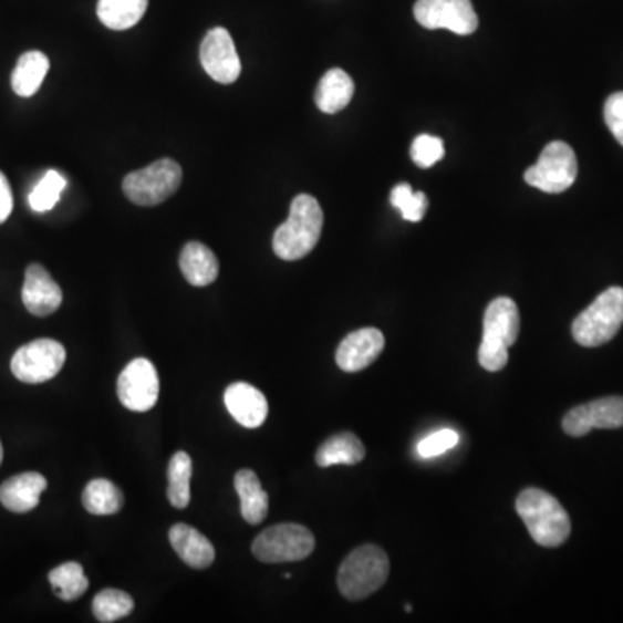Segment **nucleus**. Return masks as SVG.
I'll return each instance as SVG.
<instances>
[{
  "instance_id": "nucleus-28",
  "label": "nucleus",
  "mask_w": 623,
  "mask_h": 623,
  "mask_svg": "<svg viewBox=\"0 0 623 623\" xmlns=\"http://www.w3.org/2000/svg\"><path fill=\"white\" fill-rule=\"evenodd\" d=\"M134 600L118 589H103L92 601V612L100 622L112 623L131 615Z\"/></svg>"
},
{
  "instance_id": "nucleus-31",
  "label": "nucleus",
  "mask_w": 623,
  "mask_h": 623,
  "mask_svg": "<svg viewBox=\"0 0 623 623\" xmlns=\"http://www.w3.org/2000/svg\"><path fill=\"white\" fill-rule=\"evenodd\" d=\"M445 155L444 141L435 135H417L411 146V158L419 168H432Z\"/></svg>"
},
{
  "instance_id": "nucleus-30",
  "label": "nucleus",
  "mask_w": 623,
  "mask_h": 623,
  "mask_svg": "<svg viewBox=\"0 0 623 623\" xmlns=\"http://www.w3.org/2000/svg\"><path fill=\"white\" fill-rule=\"evenodd\" d=\"M390 201L401 210L402 217L407 222H422L428 210V198L425 193H414L413 187L407 183L398 184L392 189Z\"/></svg>"
},
{
  "instance_id": "nucleus-19",
  "label": "nucleus",
  "mask_w": 623,
  "mask_h": 623,
  "mask_svg": "<svg viewBox=\"0 0 623 623\" xmlns=\"http://www.w3.org/2000/svg\"><path fill=\"white\" fill-rule=\"evenodd\" d=\"M180 270L193 287H208L219 278V260L203 242H187L180 253Z\"/></svg>"
},
{
  "instance_id": "nucleus-16",
  "label": "nucleus",
  "mask_w": 623,
  "mask_h": 623,
  "mask_svg": "<svg viewBox=\"0 0 623 623\" xmlns=\"http://www.w3.org/2000/svg\"><path fill=\"white\" fill-rule=\"evenodd\" d=\"M227 411L245 428H259L266 423L269 404L266 395L250 383H232L224 394Z\"/></svg>"
},
{
  "instance_id": "nucleus-5",
  "label": "nucleus",
  "mask_w": 623,
  "mask_h": 623,
  "mask_svg": "<svg viewBox=\"0 0 623 623\" xmlns=\"http://www.w3.org/2000/svg\"><path fill=\"white\" fill-rule=\"evenodd\" d=\"M623 324V288L603 291L573 321L572 333L579 345L595 349L612 342Z\"/></svg>"
},
{
  "instance_id": "nucleus-24",
  "label": "nucleus",
  "mask_w": 623,
  "mask_h": 623,
  "mask_svg": "<svg viewBox=\"0 0 623 623\" xmlns=\"http://www.w3.org/2000/svg\"><path fill=\"white\" fill-rule=\"evenodd\" d=\"M149 0H100L97 17L110 30L132 29L143 20Z\"/></svg>"
},
{
  "instance_id": "nucleus-22",
  "label": "nucleus",
  "mask_w": 623,
  "mask_h": 623,
  "mask_svg": "<svg viewBox=\"0 0 623 623\" xmlns=\"http://www.w3.org/2000/svg\"><path fill=\"white\" fill-rule=\"evenodd\" d=\"M365 457V447L354 433H338L328 438L315 454V463L321 468L346 465L354 466Z\"/></svg>"
},
{
  "instance_id": "nucleus-12",
  "label": "nucleus",
  "mask_w": 623,
  "mask_h": 623,
  "mask_svg": "<svg viewBox=\"0 0 623 623\" xmlns=\"http://www.w3.org/2000/svg\"><path fill=\"white\" fill-rule=\"evenodd\" d=\"M199 58L205 72L219 84H235L241 75V61L236 51L235 40L222 27L211 29L203 39Z\"/></svg>"
},
{
  "instance_id": "nucleus-18",
  "label": "nucleus",
  "mask_w": 623,
  "mask_h": 623,
  "mask_svg": "<svg viewBox=\"0 0 623 623\" xmlns=\"http://www.w3.org/2000/svg\"><path fill=\"white\" fill-rule=\"evenodd\" d=\"M172 548L184 563L196 570L210 567L215 560V549L207 537L186 523H177L168 532Z\"/></svg>"
},
{
  "instance_id": "nucleus-35",
  "label": "nucleus",
  "mask_w": 623,
  "mask_h": 623,
  "mask_svg": "<svg viewBox=\"0 0 623 623\" xmlns=\"http://www.w3.org/2000/svg\"><path fill=\"white\" fill-rule=\"evenodd\" d=\"M2 459H4V450H2V444H0V465H2Z\"/></svg>"
},
{
  "instance_id": "nucleus-29",
  "label": "nucleus",
  "mask_w": 623,
  "mask_h": 623,
  "mask_svg": "<svg viewBox=\"0 0 623 623\" xmlns=\"http://www.w3.org/2000/svg\"><path fill=\"white\" fill-rule=\"evenodd\" d=\"M66 187V179L58 170H49L44 179L40 180L33 191L30 193L29 203L33 211L44 214L52 210L60 201L61 193Z\"/></svg>"
},
{
  "instance_id": "nucleus-27",
  "label": "nucleus",
  "mask_w": 623,
  "mask_h": 623,
  "mask_svg": "<svg viewBox=\"0 0 623 623\" xmlns=\"http://www.w3.org/2000/svg\"><path fill=\"white\" fill-rule=\"evenodd\" d=\"M49 582L56 592L58 598L68 603L79 600L87 592L89 580L85 577L84 568L76 561H68L60 564L49 573Z\"/></svg>"
},
{
  "instance_id": "nucleus-33",
  "label": "nucleus",
  "mask_w": 623,
  "mask_h": 623,
  "mask_svg": "<svg viewBox=\"0 0 623 623\" xmlns=\"http://www.w3.org/2000/svg\"><path fill=\"white\" fill-rule=\"evenodd\" d=\"M604 122L615 135V139L623 146V92H616L608 97L604 104Z\"/></svg>"
},
{
  "instance_id": "nucleus-7",
  "label": "nucleus",
  "mask_w": 623,
  "mask_h": 623,
  "mask_svg": "<svg viewBox=\"0 0 623 623\" xmlns=\"http://www.w3.org/2000/svg\"><path fill=\"white\" fill-rule=\"evenodd\" d=\"M315 548L314 533L297 523L267 528L253 540L251 551L262 563H291L309 558Z\"/></svg>"
},
{
  "instance_id": "nucleus-25",
  "label": "nucleus",
  "mask_w": 623,
  "mask_h": 623,
  "mask_svg": "<svg viewBox=\"0 0 623 623\" xmlns=\"http://www.w3.org/2000/svg\"><path fill=\"white\" fill-rule=\"evenodd\" d=\"M124 500L122 490L104 478L89 481L84 494H82V505L91 515H96V517L116 515L120 509L124 508Z\"/></svg>"
},
{
  "instance_id": "nucleus-4",
  "label": "nucleus",
  "mask_w": 623,
  "mask_h": 623,
  "mask_svg": "<svg viewBox=\"0 0 623 623\" xmlns=\"http://www.w3.org/2000/svg\"><path fill=\"white\" fill-rule=\"evenodd\" d=\"M390 560L377 546L367 544L354 549L338 572V588L346 600H364L386 584Z\"/></svg>"
},
{
  "instance_id": "nucleus-2",
  "label": "nucleus",
  "mask_w": 623,
  "mask_h": 623,
  "mask_svg": "<svg viewBox=\"0 0 623 623\" xmlns=\"http://www.w3.org/2000/svg\"><path fill=\"white\" fill-rule=\"evenodd\" d=\"M517 512L528 532L542 548H558L564 544L572 521L557 497L540 489H525L517 499Z\"/></svg>"
},
{
  "instance_id": "nucleus-34",
  "label": "nucleus",
  "mask_w": 623,
  "mask_h": 623,
  "mask_svg": "<svg viewBox=\"0 0 623 623\" xmlns=\"http://www.w3.org/2000/svg\"><path fill=\"white\" fill-rule=\"evenodd\" d=\"M12 191L9 186L8 177L0 172V224H4L9 219L12 211Z\"/></svg>"
},
{
  "instance_id": "nucleus-15",
  "label": "nucleus",
  "mask_w": 623,
  "mask_h": 623,
  "mask_svg": "<svg viewBox=\"0 0 623 623\" xmlns=\"http://www.w3.org/2000/svg\"><path fill=\"white\" fill-rule=\"evenodd\" d=\"M21 298L30 314L37 315V318H48V315L54 314L63 303V291L44 267L40 263H32L24 274Z\"/></svg>"
},
{
  "instance_id": "nucleus-9",
  "label": "nucleus",
  "mask_w": 623,
  "mask_h": 623,
  "mask_svg": "<svg viewBox=\"0 0 623 623\" xmlns=\"http://www.w3.org/2000/svg\"><path fill=\"white\" fill-rule=\"evenodd\" d=\"M66 361V350L56 340L40 338L21 346L12 355L11 371L20 382L29 385L49 382L58 376Z\"/></svg>"
},
{
  "instance_id": "nucleus-3",
  "label": "nucleus",
  "mask_w": 623,
  "mask_h": 623,
  "mask_svg": "<svg viewBox=\"0 0 623 623\" xmlns=\"http://www.w3.org/2000/svg\"><path fill=\"white\" fill-rule=\"evenodd\" d=\"M520 310L511 298L499 297L485 310L484 340L478 350L481 367L490 373L502 371L509 361V346L515 345L520 334Z\"/></svg>"
},
{
  "instance_id": "nucleus-26",
  "label": "nucleus",
  "mask_w": 623,
  "mask_h": 623,
  "mask_svg": "<svg viewBox=\"0 0 623 623\" xmlns=\"http://www.w3.org/2000/svg\"><path fill=\"white\" fill-rule=\"evenodd\" d=\"M193 460L189 454L179 450L168 465L167 496L175 509H186L191 500Z\"/></svg>"
},
{
  "instance_id": "nucleus-11",
  "label": "nucleus",
  "mask_w": 623,
  "mask_h": 623,
  "mask_svg": "<svg viewBox=\"0 0 623 623\" xmlns=\"http://www.w3.org/2000/svg\"><path fill=\"white\" fill-rule=\"evenodd\" d=\"M118 398L128 411L146 413L153 409L159 397V377L156 367L147 359H135L118 377Z\"/></svg>"
},
{
  "instance_id": "nucleus-1",
  "label": "nucleus",
  "mask_w": 623,
  "mask_h": 623,
  "mask_svg": "<svg viewBox=\"0 0 623 623\" xmlns=\"http://www.w3.org/2000/svg\"><path fill=\"white\" fill-rule=\"evenodd\" d=\"M324 214L318 199L310 195H298L291 203L290 217L274 232L272 248L279 259L287 262L303 259L318 247Z\"/></svg>"
},
{
  "instance_id": "nucleus-20",
  "label": "nucleus",
  "mask_w": 623,
  "mask_h": 623,
  "mask_svg": "<svg viewBox=\"0 0 623 623\" xmlns=\"http://www.w3.org/2000/svg\"><path fill=\"white\" fill-rule=\"evenodd\" d=\"M354 80L340 68H333L322 76L315 91V104L326 115H336L349 106L354 97Z\"/></svg>"
},
{
  "instance_id": "nucleus-6",
  "label": "nucleus",
  "mask_w": 623,
  "mask_h": 623,
  "mask_svg": "<svg viewBox=\"0 0 623 623\" xmlns=\"http://www.w3.org/2000/svg\"><path fill=\"white\" fill-rule=\"evenodd\" d=\"M183 168L170 158L158 159L143 170H135L124 179V193L139 207H155L179 191Z\"/></svg>"
},
{
  "instance_id": "nucleus-17",
  "label": "nucleus",
  "mask_w": 623,
  "mask_h": 623,
  "mask_svg": "<svg viewBox=\"0 0 623 623\" xmlns=\"http://www.w3.org/2000/svg\"><path fill=\"white\" fill-rule=\"evenodd\" d=\"M45 489L48 480L40 473H21L0 485V502L9 511L23 515L39 506Z\"/></svg>"
},
{
  "instance_id": "nucleus-13",
  "label": "nucleus",
  "mask_w": 623,
  "mask_h": 623,
  "mask_svg": "<svg viewBox=\"0 0 623 623\" xmlns=\"http://www.w3.org/2000/svg\"><path fill=\"white\" fill-rule=\"evenodd\" d=\"M623 426V397H604L579 405L564 416L563 429L570 437H584L591 429Z\"/></svg>"
},
{
  "instance_id": "nucleus-14",
  "label": "nucleus",
  "mask_w": 623,
  "mask_h": 623,
  "mask_svg": "<svg viewBox=\"0 0 623 623\" xmlns=\"http://www.w3.org/2000/svg\"><path fill=\"white\" fill-rule=\"evenodd\" d=\"M385 349V336L376 328H364L343 338L336 350V364L345 373H359L370 367Z\"/></svg>"
},
{
  "instance_id": "nucleus-32",
  "label": "nucleus",
  "mask_w": 623,
  "mask_h": 623,
  "mask_svg": "<svg viewBox=\"0 0 623 623\" xmlns=\"http://www.w3.org/2000/svg\"><path fill=\"white\" fill-rule=\"evenodd\" d=\"M457 444H459V435L454 429H442L423 438L417 444V454L422 457H437L453 449Z\"/></svg>"
},
{
  "instance_id": "nucleus-8",
  "label": "nucleus",
  "mask_w": 623,
  "mask_h": 623,
  "mask_svg": "<svg viewBox=\"0 0 623 623\" xmlns=\"http://www.w3.org/2000/svg\"><path fill=\"white\" fill-rule=\"evenodd\" d=\"M579 162L575 152L563 141H552L540 153L539 162L525 172L528 186L548 195H560L575 183Z\"/></svg>"
},
{
  "instance_id": "nucleus-21",
  "label": "nucleus",
  "mask_w": 623,
  "mask_h": 623,
  "mask_svg": "<svg viewBox=\"0 0 623 623\" xmlns=\"http://www.w3.org/2000/svg\"><path fill=\"white\" fill-rule=\"evenodd\" d=\"M236 492L241 499V515L250 525H260L269 512V496L263 490L257 473L241 469L235 477Z\"/></svg>"
},
{
  "instance_id": "nucleus-10",
  "label": "nucleus",
  "mask_w": 623,
  "mask_h": 623,
  "mask_svg": "<svg viewBox=\"0 0 623 623\" xmlns=\"http://www.w3.org/2000/svg\"><path fill=\"white\" fill-rule=\"evenodd\" d=\"M414 17L425 29L450 30L457 35H471L478 29L471 0H417Z\"/></svg>"
},
{
  "instance_id": "nucleus-23",
  "label": "nucleus",
  "mask_w": 623,
  "mask_h": 623,
  "mask_svg": "<svg viewBox=\"0 0 623 623\" xmlns=\"http://www.w3.org/2000/svg\"><path fill=\"white\" fill-rule=\"evenodd\" d=\"M49 72V58L44 52L29 51L18 60L17 68L12 72V91L18 96L32 97L39 92Z\"/></svg>"
}]
</instances>
